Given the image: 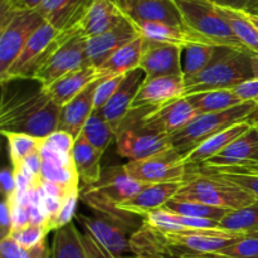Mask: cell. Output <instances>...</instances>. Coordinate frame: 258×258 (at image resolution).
I'll return each mask as SVG.
<instances>
[{
	"mask_svg": "<svg viewBox=\"0 0 258 258\" xmlns=\"http://www.w3.org/2000/svg\"><path fill=\"white\" fill-rule=\"evenodd\" d=\"M237 169H241V170H244V171H249V173L258 174V164H254V165H249V166H244V168H237Z\"/></svg>",
	"mask_w": 258,
	"mask_h": 258,
	"instance_id": "obj_57",
	"label": "cell"
},
{
	"mask_svg": "<svg viewBox=\"0 0 258 258\" xmlns=\"http://www.w3.org/2000/svg\"><path fill=\"white\" fill-rule=\"evenodd\" d=\"M19 10H35L43 4L44 0H10Z\"/></svg>",
	"mask_w": 258,
	"mask_h": 258,
	"instance_id": "obj_52",
	"label": "cell"
},
{
	"mask_svg": "<svg viewBox=\"0 0 258 258\" xmlns=\"http://www.w3.org/2000/svg\"><path fill=\"white\" fill-rule=\"evenodd\" d=\"M101 80L102 78H98L95 82L88 85L82 92L78 93L73 100L63 106L60 110L58 130L71 134L75 139L80 136L83 126L95 111L93 98H95L96 88Z\"/></svg>",
	"mask_w": 258,
	"mask_h": 258,
	"instance_id": "obj_22",
	"label": "cell"
},
{
	"mask_svg": "<svg viewBox=\"0 0 258 258\" xmlns=\"http://www.w3.org/2000/svg\"><path fill=\"white\" fill-rule=\"evenodd\" d=\"M150 108L131 110L116 134L117 153L128 161L141 160L173 148L171 136L154 133L141 125V116Z\"/></svg>",
	"mask_w": 258,
	"mask_h": 258,
	"instance_id": "obj_7",
	"label": "cell"
},
{
	"mask_svg": "<svg viewBox=\"0 0 258 258\" xmlns=\"http://www.w3.org/2000/svg\"><path fill=\"white\" fill-rule=\"evenodd\" d=\"M58 34L59 32L47 22L42 27L38 28L27 42V44L20 50L19 55L10 66L8 72L3 77H0L3 85L13 80L33 78L34 72L39 67L42 60L44 59L45 54L49 49V45L52 44Z\"/></svg>",
	"mask_w": 258,
	"mask_h": 258,
	"instance_id": "obj_11",
	"label": "cell"
},
{
	"mask_svg": "<svg viewBox=\"0 0 258 258\" xmlns=\"http://www.w3.org/2000/svg\"><path fill=\"white\" fill-rule=\"evenodd\" d=\"M145 185L131 178L125 166L117 165L102 170L100 180L90 186H83L81 190L88 191L111 203L120 204L135 196Z\"/></svg>",
	"mask_w": 258,
	"mask_h": 258,
	"instance_id": "obj_18",
	"label": "cell"
},
{
	"mask_svg": "<svg viewBox=\"0 0 258 258\" xmlns=\"http://www.w3.org/2000/svg\"><path fill=\"white\" fill-rule=\"evenodd\" d=\"M217 7L231 8L237 10H246L253 12L258 8V0H208Z\"/></svg>",
	"mask_w": 258,
	"mask_h": 258,
	"instance_id": "obj_49",
	"label": "cell"
},
{
	"mask_svg": "<svg viewBox=\"0 0 258 258\" xmlns=\"http://www.w3.org/2000/svg\"><path fill=\"white\" fill-rule=\"evenodd\" d=\"M113 2H115L116 4L122 9V12L125 13L127 12L128 9H131L133 7H135L136 4H139V3L141 2H145V0H113Z\"/></svg>",
	"mask_w": 258,
	"mask_h": 258,
	"instance_id": "obj_54",
	"label": "cell"
},
{
	"mask_svg": "<svg viewBox=\"0 0 258 258\" xmlns=\"http://www.w3.org/2000/svg\"><path fill=\"white\" fill-rule=\"evenodd\" d=\"M258 164V123H253L238 139L229 144L222 153L209 159L202 168H244Z\"/></svg>",
	"mask_w": 258,
	"mask_h": 258,
	"instance_id": "obj_16",
	"label": "cell"
},
{
	"mask_svg": "<svg viewBox=\"0 0 258 258\" xmlns=\"http://www.w3.org/2000/svg\"><path fill=\"white\" fill-rule=\"evenodd\" d=\"M163 236L173 249L175 258H180L186 254L216 253L236 243L246 234L223 228H203L163 233Z\"/></svg>",
	"mask_w": 258,
	"mask_h": 258,
	"instance_id": "obj_10",
	"label": "cell"
},
{
	"mask_svg": "<svg viewBox=\"0 0 258 258\" xmlns=\"http://www.w3.org/2000/svg\"><path fill=\"white\" fill-rule=\"evenodd\" d=\"M86 40L87 38L81 33L80 28L73 32L59 33L49 45L32 80L47 88L67 73L90 66L86 55Z\"/></svg>",
	"mask_w": 258,
	"mask_h": 258,
	"instance_id": "obj_4",
	"label": "cell"
},
{
	"mask_svg": "<svg viewBox=\"0 0 258 258\" xmlns=\"http://www.w3.org/2000/svg\"><path fill=\"white\" fill-rule=\"evenodd\" d=\"M252 54L247 50L221 47L213 62L198 75L185 80L184 97L214 90H233L247 80L254 78Z\"/></svg>",
	"mask_w": 258,
	"mask_h": 258,
	"instance_id": "obj_3",
	"label": "cell"
},
{
	"mask_svg": "<svg viewBox=\"0 0 258 258\" xmlns=\"http://www.w3.org/2000/svg\"><path fill=\"white\" fill-rule=\"evenodd\" d=\"M40 178L44 181L59 184L71 190H80V176L75 165H55L43 161Z\"/></svg>",
	"mask_w": 258,
	"mask_h": 258,
	"instance_id": "obj_39",
	"label": "cell"
},
{
	"mask_svg": "<svg viewBox=\"0 0 258 258\" xmlns=\"http://www.w3.org/2000/svg\"><path fill=\"white\" fill-rule=\"evenodd\" d=\"M234 93L241 98L242 102L258 103V78H251L233 88Z\"/></svg>",
	"mask_w": 258,
	"mask_h": 258,
	"instance_id": "obj_47",
	"label": "cell"
},
{
	"mask_svg": "<svg viewBox=\"0 0 258 258\" xmlns=\"http://www.w3.org/2000/svg\"><path fill=\"white\" fill-rule=\"evenodd\" d=\"M251 121H252V122H253V123H258V111H257L256 113H254L253 116H252Z\"/></svg>",
	"mask_w": 258,
	"mask_h": 258,
	"instance_id": "obj_58",
	"label": "cell"
},
{
	"mask_svg": "<svg viewBox=\"0 0 258 258\" xmlns=\"http://www.w3.org/2000/svg\"><path fill=\"white\" fill-rule=\"evenodd\" d=\"M83 238H85V244L86 248H87L88 254L91 258H138L135 256H116V254L110 253L108 251H106L105 248L97 244L96 242H93L90 237L86 236L83 233Z\"/></svg>",
	"mask_w": 258,
	"mask_h": 258,
	"instance_id": "obj_50",
	"label": "cell"
},
{
	"mask_svg": "<svg viewBox=\"0 0 258 258\" xmlns=\"http://www.w3.org/2000/svg\"><path fill=\"white\" fill-rule=\"evenodd\" d=\"M39 154L42 160L47 161V163L55 164V165H73L72 155L71 154H66L63 151L57 150V149L50 148V146L45 145L44 141H43Z\"/></svg>",
	"mask_w": 258,
	"mask_h": 258,
	"instance_id": "obj_45",
	"label": "cell"
},
{
	"mask_svg": "<svg viewBox=\"0 0 258 258\" xmlns=\"http://www.w3.org/2000/svg\"><path fill=\"white\" fill-rule=\"evenodd\" d=\"M130 249L138 258H175L163 233L145 223L131 234Z\"/></svg>",
	"mask_w": 258,
	"mask_h": 258,
	"instance_id": "obj_28",
	"label": "cell"
},
{
	"mask_svg": "<svg viewBox=\"0 0 258 258\" xmlns=\"http://www.w3.org/2000/svg\"><path fill=\"white\" fill-rule=\"evenodd\" d=\"M98 78L101 77L98 75L97 68L93 66H86V67L78 68V70L67 73L50 86H48L45 90L49 93L50 97L60 107H63L66 103L73 100L78 93L82 92L88 85L95 82Z\"/></svg>",
	"mask_w": 258,
	"mask_h": 258,
	"instance_id": "obj_27",
	"label": "cell"
},
{
	"mask_svg": "<svg viewBox=\"0 0 258 258\" xmlns=\"http://www.w3.org/2000/svg\"><path fill=\"white\" fill-rule=\"evenodd\" d=\"M185 78L184 76H160L145 80L133 102L135 108H158L184 97Z\"/></svg>",
	"mask_w": 258,
	"mask_h": 258,
	"instance_id": "obj_15",
	"label": "cell"
},
{
	"mask_svg": "<svg viewBox=\"0 0 258 258\" xmlns=\"http://www.w3.org/2000/svg\"><path fill=\"white\" fill-rule=\"evenodd\" d=\"M175 198L199 202L228 211L244 208L257 201L251 193L237 184L207 173L197 166H188L183 185Z\"/></svg>",
	"mask_w": 258,
	"mask_h": 258,
	"instance_id": "obj_2",
	"label": "cell"
},
{
	"mask_svg": "<svg viewBox=\"0 0 258 258\" xmlns=\"http://www.w3.org/2000/svg\"><path fill=\"white\" fill-rule=\"evenodd\" d=\"M0 226L2 238H5L12 232V198H4L0 206Z\"/></svg>",
	"mask_w": 258,
	"mask_h": 258,
	"instance_id": "obj_48",
	"label": "cell"
},
{
	"mask_svg": "<svg viewBox=\"0 0 258 258\" xmlns=\"http://www.w3.org/2000/svg\"><path fill=\"white\" fill-rule=\"evenodd\" d=\"M80 135L101 154L105 153L111 143L116 140V133L98 111H93Z\"/></svg>",
	"mask_w": 258,
	"mask_h": 258,
	"instance_id": "obj_34",
	"label": "cell"
},
{
	"mask_svg": "<svg viewBox=\"0 0 258 258\" xmlns=\"http://www.w3.org/2000/svg\"><path fill=\"white\" fill-rule=\"evenodd\" d=\"M123 166L128 175L143 185L183 181L188 171L184 155L174 148L150 158L127 161Z\"/></svg>",
	"mask_w": 258,
	"mask_h": 258,
	"instance_id": "obj_8",
	"label": "cell"
},
{
	"mask_svg": "<svg viewBox=\"0 0 258 258\" xmlns=\"http://www.w3.org/2000/svg\"><path fill=\"white\" fill-rule=\"evenodd\" d=\"M125 18V13L113 0H95L81 23V33L86 38L102 34L120 24Z\"/></svg>",
	"mask_w": 258,
	"mask_h": 258,
	"instance_id": "obj_25",
	"label": "cell"
},
{
	"mask_svg": "<svg viewBox=\"0 0 258 258\" xmlns=\"http://www.w3.org/2000/svg\"><path fill=\"white\" fill-rule=\"evenodd\" d=\"M48 233H49V229L44 224L30 223L28 226L22 227V228L12 231L9 237H12L23 248L30 251V249L35 248L44 241H47Z\"/></svg>",
	"mask_w": 258,
	"mask_h": 258,
	"instance_id": "obj_41",
	"label": "cell"
},
{
	"mask_svg": "<svg viewBox=\"0 0 258 258\" xmlns=\"http://www.w3.org/2000/svg\"><path fill=\"white\" fill-rule=\"evenodd\" d=\"M252 125H253V122L251 120L243 121V122L236 123V125L231 126V127L226 128L221 133L214 134L213 136L204 140L194 150H191L190 153L184 156L186 166H199L208 161L209 159L218 155L229 144H232L242 134L246 133Z\"/></svg>",
	"mask_w": 258,
	"mask_h": 258,
	"instance_id": "obj_24",
	"label": "cell"
},
{
	"mask_svg": "<svg viewBox=\"0 0 258 258\" xmlns=\"http://www.w3.org/2000/svg\"><path fill=\"white\" fill-rule=\"evenodd\" d=\"M81 196V191H77V193H73L66 199V202L63 203L62 209L59 211V213L54 217L50 222L45 223V227L50 231H57V229L62 228V227L67 226L68 223L72 222L73 216L76 213V208H77V202L78 198Z\"/></svg>",
	"mask_w": 258,
	"mask_h": 258,
	"instance_id": "obj_43",
	"label": "cell"
},
{
	"mask_svg": "<svg viewBox=\"0 0 258 258\" xmlns=\"http://www.w3.org/2000/svg\"><path fill=\"white\" fill-rule=\"evenodd\" d=\"M95 0H44L37 10L59 33L78 29Z\"/></svg>",
	"mask_w": 258,
	"mask_h": 258,
	"instance_id": "obj_20",
	"label": "cell"
},
{
	"mask_svg": "<svg viewBox=\"0 0 258 258\" xmlns=\"http://www.w3.org/2000/svg\"><path fill=\"white\" fill-rule=\"evenodd\" d=\"M218 10L222 17L227 20L237 38L241 40L242 44L249 52L258 54V29L247 18L246 10H237L223 7H218Z\"/></svg>",
	"mask_w": 258,
	"mask_h": 258,
	"instance_id": "obj_33",
	"label": "cell"
},
{
	"mask_svg": "<svg viewBox=\"0 0 258 258\" xmlns=\"http://www.w3.org/2000/svg\"><path fill=\"white\" fill-rule=\"evenodd\" d=\"M43 141H44L45 145L50 146V148H54L57 149V150L72 155V150L73 146H75L76 139L73 138L71 134L66 133V131L57 130L53 134H50V135L48 136V138H45Z\"/></svg>",
	"mask_w": 258,
	"mask_h": 258,
	"instance_id": "obj_44",
	"label": "cell"
},
{
	"mask_svg": "<svg viewBox=\"0 0 258 258\" xmlns=\"http://www.w3.org/2000/svg\"><path fill=\"white\" fill-rule=\"evenodd\" d=\"M125 15L134 23L155 22L186 27L174 0H145L125 12Z\"/></svg>",
	"mask_w": 258,
	"mask_h": 258,
	"instance_id": "obj_26",
	"label": "cell"
},
{
	"mask_svg": "<svg viewBox=\"0 0 258 258\" xmlns=\"http://www.w3.org/2000/svg\"><path fill=\"white\" fill-rule=\"evenodd\" d=\"M0 183H2L4 198H14L17 194V184H15L13 169H3L2 175H0Z\"/></svg>",
	"mask_w": 258,
	"mask_h": 258,
	"instance_id": "obj_51",
	"label": "cell"
},
{
	"mask_svg": "<svg viewBox=\"0 0 258 258\" xmlns=\"http://www.w3.org/2000/svg\"><path fill=\"white\" fill-rule=\"evenodd\" d=\"M60 107L40 86L34 92L4 98L0 108L2 134H25L45 139L58 130Z\"/></svg>",
	"mask_w": 258,
	"mask_h": 258,
	"instance_id": "obj_1",
	"label": "cell"
},
{
	"mask_svg": "<svg viewBox=\"0 0 258 258\" xmlns=\"http://www.w3.org/2000/svg\"><path fill=\"white\" fill-rule=\"evenodd\" d=\"M164 208L169 209L174 213L181 214V216L194 217V218H207L213 221L221 222L224 217L228 214V209L217 208V207L208 206V204L199 203L193 201H180V199L173 198L164 206Z\"/></svg>",
	"mask_w": 258,
	"mask_h": 258,
	"instance_id": "obj_37",
	"label": "cell"
},
{
	"mask_svg": "<svg viewBox=\"0 0 258 258\" xmlns=\"http://www.w3.org/2000/svg\"><path fill=\"white\" fill-rule=\"evenodd\" d=\"M197 168L202 169V170L207 171V173L218 175L221 176V178L226 179V180H229L232 181V183L237 184V185L243 188L244 190L251 193L254 198L258 199V174L249 173V171H244L237 168L208 169L202 168V166H197Z\"/></svg>",
	"mask_w": 258,
	"mask_h": 258,
	"instance_id": "obj_40",
	"label": "cell"
},
{
	"mask_svg": "<svg viewBox=\"0 0 258 258\" xmlns=\"http://www.w3.org/2000/svg\"><path fill=\"white\" fill-rule=\"evenodd\" d=\"M183 52L184 48L179 45L145 39L140 63L145 80L160 76H184Z\"/></svg>",
	"mask_w": 258,
	"mask_h": 258,
	"instance_id": "obj_13",
	"label": "cell"
},
{
	"mask_svg": "<svg viewBox=\"0 0 258 258\" xmlns=\"http://www.w3.org/2000/svg\"><path fill=\"white\" fill-rule=\"evenodd\" d=\"M219 228L242 234H251L258 232V199L254 203L228 212L219 222Z\"/></svg>",
	"mask_w": 258,
	"mask_h": 258,
	"instance_id": "obj_36",
	"label": "cell"
},
{
	"mask_svg": "<svg viewBox=\"0 0 258 258\" xmlns=\"http://www.w3.org/2000/svg\"><path fill=\"white\" fill-rule=\"evenodd\" d=\"M123 77H125V75L107 76V77H103L100 81L95 91V98H93L95 111L101 110L111 100V97L115 95V92L120 87L121 82L123 81Z\"/></svg>",
	"mask_w": 258,
	"mask_h": 258,
	"instance_id": "obj_42",
	"label": "cell"
},
{
	"mask_svg": "<svg viewBox=\"0 0 258 258\" xmlns=\"http://www.w3.org/2000/svg\"><path fill=\"white\" fill-rule=\"evenodd\" d=\"M181 185L183 181L145 185L139 193L128 198L127 201L117 204V207L122 211L144 218L148 213L163 208L170 199L175 198Z\"/></svg>",
	"mask_w": 258,
	"mask_h": 258,
	"instance_id": "obj_21",
	"label": "cell"
},
{
	"mask_svg": "<svg viewBox=\"0 0 258 258\" xmlns=\"http://www.w3.org/2000/svg\"><path fill=\"white\" fill-rule=\"evenodd\" d=\"M7 138L8 149H9V158L12 168L20 165L28 156L32 154L39 153L44 139L34 138V136L25 135V134L8 133L3 134Z\"/></svg>",
	"mask_w": 258,
	"mask_h": 258,
	"instance_id": "obj_38",
	"label": "cell"
},
{
	"mask_svg": "<svg viewBox=\"0 0 258 258\" xmlns=\"http://www.w3.org/2000/svg\"><path fill=\"white\" fill-rule=\"evenodd\" d=\"M0 258H30V252L8 236L0 242Z\"/></svg>",
	"mask_w": 258,
	"mask_h": 258,
	"instance_id": "obj_46",
	"label": "cell"
},
{
	"mask_svg": "<svg viewBox=\"0 0 258 258\" xmlns=\"http://www.w3.org/2000/svg\"><path fill=\"white\" fill-rule=\"evenodd\" d=\"M218 45L190 44L184 48L183 72L184 78H190L206 70L219 52Z\"/></svg>",
	"mask_w": 258,
	"mask_h": 258,
	"instance_id": "obj_35",
	"label": "cell"
},
{
	"mask_svg": "<svg viewBox=\"0 0 258 258\" xmlns=\"http://www.w3.org/2000/svg\"><path fill=\"white\" fill-rule=\"evenodd\" d=\"M50 258H91L83 234L73 222L57 229L50 246Z\"/></svg>",
	"mask_w": 258,
	"mask_h": 258,
	"instance_id": "obj_31",
	"label": "cell"
},
{
	"mask_svg": "<svg viewBox=\"0 0 258 258\" xmlns=\"http://www.w3.org/2000/svg\"><path fill=\"white\" fill-rule=\"evenodd\" d=\"M186 100L198 111L199 115L203 113L219 112L233 108L241 105V98L234 93L233 90H214L204 92L193 93L186 96Z\"/></svg>",
	"mask_w": 258,
	"mask_h": 258,
	"instance_id": "obj_32",
	"label": "cell"
},
{
	"mask_svg": "<svg viewBox=\"0 0 258 258\" xmlns=\"http://www.w3.org/2000/svg\"><path fill=\"white\" fill-rule=\"evenodd\" d=\"M253 12H256V13H258V8H257V9H256V10H253Z\"/></svg>",
	"mask_w": 258,
	"mask_h": 258,
	"instance_id": "obj_59",
	"label": "cell"
},
{
	"mask_svg": "<svg viewBox=\"0 0 258 258\" xmlns=\"http://www.w3.org/2000/svg\"><path fill=\"white\" fill-rule=\"evenodd\" d=\"M30 258H50V248L48 247L47 241L40 243L35 248L30 249Z\"/></svg>",
	"mask_w": 258,
	"mask_h": 258,
	"instance_id": "obj_53",
	"label": "cell"
},
{
	"mask_svg": "<svg viewBox=\"0 0 258 258\" xmlns=\"http://www.w3.org/2000/svg\"><path fill=\"white\" fill-rule=\"evenodd\" d=\"M189 29L203 35L219 47L247 50L237 38L227 20L222 17L218 7L208 0H174ZM252 53V52H251Z\"/></svg>",
	"mask_w": 258,
	"mask_h": 258,
	"instance_id": "obj_6",
	"label": "cell"
},
{
	"mask_svg": "<svg viewBox=\"0 0 258 258\" xmlns=\"http://www.w3.org/2000/svg\"><path fill=\"white\" fill-rule=\"evenodd\" d=\"M101 156L102 154L88 144L82 136H78L72 150V160L83 185L90 186L101 178Z\"/></svg>",
	"mask_w": 258,
	"mask_h": 258,
	"instance_id": "obj_30",
	"label": "cell"
},
{
	"mask_svg": "<svg viewBox=\"0 0 258 258\" xmlns=\"http://www.w3.org/2000/svg\"><path fill=\"white\" fill-rule=\"evenodd\" d=\"M257 111L258 103L244 102L226 111L199 115L185 128L171 136L173 148L185 156L214 134L221 133L238 122L251 120Z\"/></svg>",
	"mask_w": 258,
	"mask_h": 258,
	"instance_id": "obj_5",
	"label": "cell"
},
{
	"mask_svg": "<svg viewBox=\"0 0 258 258\" xmlns=\"http://www.w3.org/2000/svg\"><path fill=\"white\" fill-rule=\"evenodd\" d=\"M199 113L185 97L158 108H150L141 116V125L154 133L173 136L185 128Z\"/></svg>",
	"mask_w": 258,
	"mask_h": 258,
	"instance_id": "obj_12",
	"label": "cell"
},
{
	"mask_svg": "<svg viewBox=\"0 0 258 258\" xmlns=\"http://www.w3.org/2000/svg\"><path fill=\"white\" fill-rule=\"evenodd\" d=\"M144 37H138L113 53L103 64L97 68L101 78L107 76L127 75L131 71L140 68L141 55L144 50Z\"/></svg>",
	"mask_w": 258,
	"mask_h": 258,
	"instance_id": "obj_29",
	"label": "cell"
},
{
	"mask_svg": "<svg viewBox=\"0 0 258 258\" xmlns=\"http://www.w3.org/2000/svg\"><path fill=\"white\" fill-rule=\"evenodd\" d=\"M77 219L85 229V234L102 248L116 256L131 253L130 237L126 229L102 217H88L78 214Z\"/></svg>",
	"mask_w": 258,
	"mask_h": 258,
	"instance_id": "obj_17",
	"label": "cell"
},
{
	"mask_svg": "<svg viewBox=\"0 0 258 258\" xmlns=\"http://www.w3.org/2000/svg\"><path fill=\"white\" fill-rule=\"evenodd\" d=\"M252 68H253L254 77L258 78V54H252Z\"/></svg>",
	"mask_w": 258,
	"mask_h": 258,
	"instance_id": "obj_55",
	"label": "cell"
},
{
	"mask_svg": "<svg viewBox=\"0 0 258 258\" xmlns=\"http://www.w3.org/2000/svg\"><path fill=\"white\" fill-rule=\"evenodd\" d=\"M140 37L135 23L127 17L112 29L87 38L86 40V55L88 64L98 68L120 48Z\"/></svg>",
	"mask_w": 258,
	"mask_h": 258,
	"instance_id": "obj_14",
	"label": "cell"
},
{
	"mask_svg": "<svg viewBox=\"0 0 258 258\" xmlns=\"http://www.w3.org/2000/svg\"><path fill=\"white\" fill-rule=\"evenodd\" d=\"M45 19L37 10H17L12 18L0 23V77L5 75L20 50Z\"/></svg>",
	"mask_w": 258,
	"mask_h": 258,
	"instance_id": "obj_9",
	"label": "cell"
},
{
	"mask_svg": "<svg viewBox=\"0 0 258 258\" xmlns=\"http://www.w3.org/2000/svg\"><path fill=\"white\" fill-rule=\"evenodd\" d=\"M141 37L148 40L159 43H168V44L179 45V47H188L190 44H212L211 40L198 34L188 27H176V25L165 24V23L143 22L135 23ZM219 47V45H218Z\"/></svg>",
	"mask_w": 258,
	"mask_h": 258,
	"instance_id": "obj_23",
	"label": "cell"
},
{
	"mask_svg": "<svg viewBox=\"0 0 258 258\" xmlns=\"http://www.w3.org/2000/svg\"><path fill=\"white\" fill-rule=\"evenodd\" d=\"M247 18L256 25V28L258 29V13L256 12H246Z\"/></svg>",
	"mask_w": 258,
	"mask_h": 258,
	"instance_id": "obj_56",
	"label": "cell"
},
{
	"mask_svg": "<svg viewBox=\"0 0 258 258\" xmlns=\"http://www.w3.org/2000/svg\"><path fill=\"white\" fill-rule=\"evenodd\" d=\"M144 81H145V73L141 68L128 72L127 75H125L123 81L121 82L115 95L101 110H98V112L110 123L116 134H117L120 126L122 125L123 120L130 113L134 100H135Z\"/></svg>",
	"mask_w": 258,
	"mask_h": 258,
	"instance_id": "obj_19",
	"label": "cell"
}]
</instances>
